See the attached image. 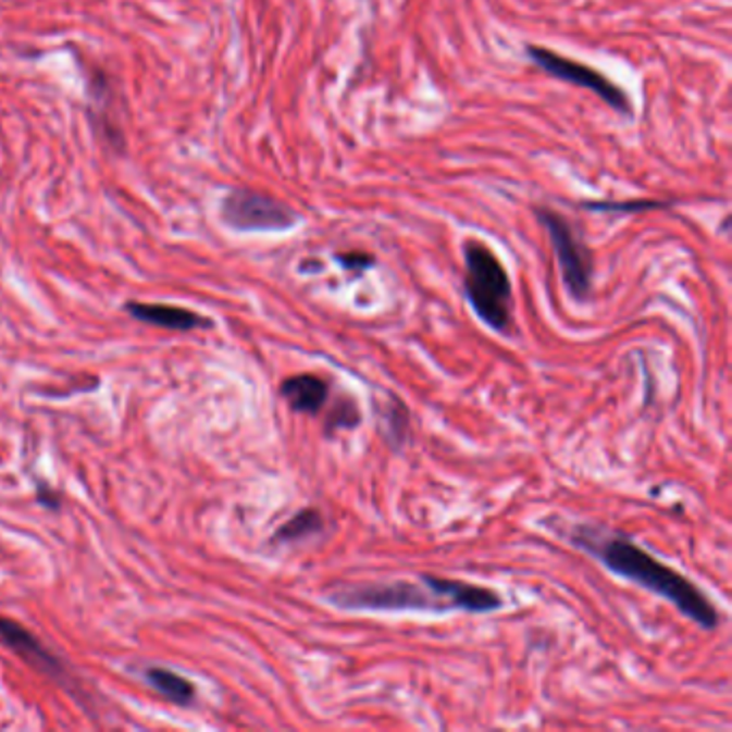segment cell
<instances>
[{"instance_id": "obj_1", "label": "cell", "mask_w": 732, "mask_h": 732, "mask_svg": "<svg viewBox=\"0 0 732 732\" xmlns=\"http://www.w3.org/2000/svg\"><path fill=\"white\" fill-rule=\"evenodd\" d=\"M571 542L612 573L632 580L643 588L668 599L683 617H687L696 625L705 630H716L720 625V612L709 601V597L683 573L655 559L652 553L641 548L634 539L621 533H599L591 526H575Z\"/></svg>"}, {"instance_id": "obj_2", "label": "cell", "mask_w": 732, "mask_h": 732, "mask_svg": "<svg viewBox=\"0 0 732 732\" xmlns=\"http://www.w3.org/2000/svg\"><path fill=\"white\" fill-rule=\"evenodd\" d=\"M469 582L423 573L419 582H363L337 586L328 593V604L342 610L372 612H449L462 610Z\"/></svg>"}, {"instance_id": "obj_3", "label": "cell", "mask_w": 732, "mask_h": 732, "mask_svg": "<svg viewBox=\"0 0 732 732\" xmlns=\"http://www.w3.org/2000/svg\"><path fill=\"white\" fill-rule=\"evenodd\" d=\"M464 293L484 325L507 333L511 326V280L505 264L480 239L464 241Z\"/></svg>"}, {"instance_id": "obj_4", "label": "cell", "mask_w": 732, "mask_h": 732, "mask_svg": "<svg viewBox=\"0 0 732 732\" xmlns=\"http://www.w3.org/2000/svg\"><path fill=\"white\" fill-rule=\"evenodd\" d=\"M220 218L237 233H284L301 222L293 207L253 189H231L220 202Z\"/></svg>"}, {"instance_id": "obj_5", "label": "cell", "mask_w": 732, "mask_h": 732, "mask_svg": "<svg viewBox=\"0 0 732 732\" xmlns=\"http://www.w3.org/2000/svg\"><path fill=\"white\" fill-rule=\"evenodd\" d=\"M535 213L542 226L548 231L566 290L570 293L571 299L586 301L593 286V258L588 247L561 213L548 207H537Z\"/></svg>"}, {"instance_id": "obj_6", "label": "cell", "mask_w": 732, "mask_h": 732, "mask_svg": "<svg viewBox=\"0 0 732 732\" xmlns=\"http://www.w3.org/2000/svg\"><path fill=\"white\" fill-rule=\"evenodd\" d=\"M526 54L544 74H548L557 80L588 88L606 106H610L615 112H619L623 116H632V101H630L628 92L621 86H617L615 82L608 80L597 70H593L588 65H582V63H575L568 57H561L557 52H553L548 48H539V46H526Z\"/></svg>"}, {"instance_id": "obj_7", "label": "cell", "mask_w": 732, "mask_h": 732, "mask_svg": "<svg viewBox=\"0 0 732 732\" xmlns=\"http://www.w3.org/2000/svg\"><path fill=\"white\" fill-rule=\"evenodd\" d=\"M0 641L11 649L17 653L24 661H28L30 666L48 672V674H63V666L59 663V659L48 652L41 641L28 632L24 625L0 617Z\"/></svg>"}, {"instance_id": "obj_8", "label": "cell", "mask_w": 732, "mask_h": 732, "mask_svg": "<svg viewBox=\"0 0 732 732\" xmlns=\"http://www.w3.org/2000/svg\"><path fill=\"white\" fill-rule=\"evenodd\" d=\"M125 310L140 323L147 325L162 326V328H172V331H194V328H207L211 326V321L200 317L198 312L176 308V306H162V303H138L129 301Z\"/></svg>"}, {"instance_id": "obj_9", "label": "cell", "mask_w": 732, "mask_h": 732, "mask_svg": "<svg viewBox=\"0 0 732 732\" xmlns=\"http://www.w3.org/2000/svg\"><path fill=\"white\" fill-rule=\"evenodd\" d=\"M280 394L295 412L319 414L328 400V383L319 374H297L282 383Z\"/></svg>"}, {"instance_id": "obj_10", "label": "cell", "mask_w": 732, "mask_h": 732, "mask_svg": "<svg viewBox=\"0 0 732 732\" xmlns=\"http://www.w3.org/2000/svg\"><path fill=\"white\" fill-rule=\"evenodd\" d=\"M88 88H90V110L99 108V112H90V125L95 129V134L108 142V147L121 151L123 149V134H121V127L114 123V119L110 116V84H108V78H103V74H95L90 82H88Z\"/></svg>"}, {"instance_id": "obj_11", "label": "cell", "mask_w": 732, "mask_h": 732, "mask_svg": "<svg viewBox=\"0 0 732 732\" xmlns=\"http://www.w3.org/2000/svg\"><path fill=\"white\" fill-rule=\"evenodd\" d=\"M147 681L151 687H156L162 696H165L170 703L187 707L194 703L196 696V687L181 674L165 670V668H149L145 672Z\"/></svg>"}, {"instance_id": "obj_12", "label": "cell", "mask_w": 732, "mask_h": 732, "mask_svg": "<svg viewBox=\"0 0 732 732\" xmlns=\"http://www.w3.org/2000/svg\"><path fill=\"white\" fill-rule=\"evenodd\" d=\"M323 526H325L323 513L317 507H308V509H301L297 516H293L286 524H282V529L275 533V542H286V544L301 542L312 535H319Z\"/></svg>"}, {"instance_id": "obj_13", "label": "cell", "mask_w": 732, "mask_h": 732, "mask_svg": "<svg viewBox=\"0 0 732 732\" xmlns=\"http://www.w3.org/2000/svg\"><path fill=\"white\" fill-rule=\"evenodd\" d=\"M361 421V414H359V407L357 402L352 400H344L339 402L335 410L331 412L328 417V427H337V430H344V427H357Z\"/></svg>"}, {"instance_id": "obj_14", "label": "cell", "mask_w": 732, "mask_h": 732, "mask_svg": "<svg viewBox=\"0 0 732 732\" xmlns=\"http://www.w3.org/2000/svg\"><path fill=\"white\" fill-rule=\"evenodd\" d=\"M591 211H621V213H632V211H647V209H661L663 202H652V200H641V202H591L586 204Z\"/></svg>"}, {"instance_id": "obj_15", "label": "cell", "mask_w": 732, "mask_h": 732, "mask_svg": "<svg viewBox=\"0 0 732 732\" xmlns=\"http://www.w3.org/2000/svg\"><path fill=\"white\" fill-rule=\"evenodd\" d=\"M335 260L348 269V271H363L374 264V256L363 253V251H348V253H337Z\"/></svg>"}, {"instance_id": "obj_16", "label": "cell", "mask_w": 732, "mask_h": 732, "mask_svg": "<svg viewBox=\"0 0 732 732\" xmlns=\"http://www.w3.org/2000/svg\"><path fill=\"white\" fill-rule=\"evenodd\" d=\"M37 498H39V503H41V505H46L48 509H57V507H59V494H57L54 489L41 486L39 492H37Z\"/></svg>"}]
</instances>
